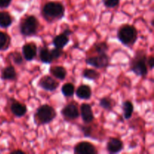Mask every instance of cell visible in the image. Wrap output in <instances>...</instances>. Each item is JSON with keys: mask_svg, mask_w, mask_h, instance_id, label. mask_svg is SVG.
<instances>
[{"mask_svg": "<svg viewBox=\"0 0 154 154\" xmlns=\"http://www.w3.org/2000/svg\"><path fill=\"white\" fill-rule=\"evenodd\" d=\"M66 14V8L60 2L51 1L45 3L42 9V15L48 23H54L63 19Z\"/></svg>", "mask_w": 154, "mask_h": 154, "instance_id": "cell-1", "label": "cell"}, {"mask_svg": "<svg viewBox=\"0 0 154 154\" xmlns=\"http://www.w3.org/2000/svg\"><path fill=\"white\" fill-rule=\"evenodd\" d=\"M147 54L144 50H138L129 61V70L136 76L144 78L148 74L147 66Z\"/></svg>", "mask_w": 154, "mask_h": 154, "instance_id": "cell-2", "label": "cell"}, {"mask_svg": "<svg viewBox=\"0 0 154 154\" xmlns=\"http://www.w3.org/2000/svg\"><path fill=\"white\" fill-rule=\"evenodd\" d=\"M117 37L122 45L132 48L138 40V32L135 26L123 24L118 28Z\"/></svg>", "mask_w": 154, "mask_h": 154, "instance_id": "cell-3", "label": "cell"}, {"mask_svg": "<svg viewBox=\"0 0 154 154\" xmlns=\"http://www.w3.org/2000/svg\"><path fill=\"white\" fill-rule=\"evenodd\" d=\"M40 28L38 20L33 14H26L19 23V31L25 37H31L37 35Z\"/></svg>", "mask_w": 154, "mask_h": 154, "instance_id": "cell-4", "label": "cell"}, {"mask_svg": "<svg viewBox=\"0 0 154 154\" xmlns=\"http://www.w3.org/2000/svg\"><path fill=\"white\" fill-rule=\"evenodd\" d=\"M55 108L48 104H43L36 109L33 118L36 126H44L51 123L57 117Z\"/></svg>", "mask_w": 154, "mask_h": 154, "instance_id": "cell-5", "label": "cell"}, {"mask_svg": "<svg viewBox=\"0 0 154 154\" xmlns=\"http://www.w3.org/2000/svg\"><path fill=\"white\" fill-rule=\"evenodd\" d=\"M60 113L66 121L70 122L77 120L80 117L78 104L75 102H69L62 108Z\"/></svg>", "mask_w": 154, "mask_h": 154, "instance_id": "cell-6", "label": "cell"}, {"mask_svg": "<svg viewBox=\"0 0 154 154\" xmlns=\"http://www.w3.org/2000/svg\"><path fill=\"white\" fill-rule=\"evenodd\" d=\"M86 63L96 69H106L110 63V57L107 54H96L86 58Z\"/></svg>", "mask_w": 154, "mask_h": 154, "instance_id": "cell-7", "label": "cell"}, {"mask_svg": "<svg viewBox=\"0 0 154 154\" xmlns=\"http://www.w3.org/2000/svg\"><path fill=\"white\" fill-rule=\"evenodd\" d=\"M38 86L42 90L49 92H54L60 87V82L52 75H43L38 82Z\"/></svg>", "mask_w": 154, "mask_h": 154, "instance_id": "cell-8", "label": "cell"}, {"mask_svg": "<svg viewBox=\"0 0 154 154\" xmlns=\"http://www.w3.org/2000/svg\"><path fill=\"white\" fill-rule=\"evenodd\" d=\"M74 153L75 154H97L99 153L97 147L87 141H79L74 146Z\"/></svg>", "mask_w": 154, "mask_h": 154, "instance_id": "cell-9", "label": "cell"}, {"mask_svg": "<svg viewBox=\"0 0 154 154\" xmlns=\"http://www.w3.org/2000/svg\"><path fill=\"white\" fill-rule=\"evenodd\" d=\"M38 54V47L35 42H27L22 47V55L26 61H32Z\"/></svg>", "mask_w": 154, "mask_h": 154, "instance_id": "cell-10", "label": "cell"}, {"mask_svg": "<svg viewBox=\"0 0 154 154\" xmlns=\"http://www.w3.org/2000/svg\"><path fill=\"white\" fill-rule=\"evenodd\" d=\"M81 131L86 138H91L93 139H99V134L101 135V131L98 125H91L90 123H84V125L80 126Z\"/></svg>", "mask_w": 154, "mask_h": 154, "instance_id": "cell-11", "label": "cell"}, {"mask_svg": "<svg viewBox=\"0 0 154 154\" xmlns=\"http://www.w3.org/2000/svg\"><path fill=\"white\" fill-rule=\"evenodd\" d=\"M10 110L11 114L16 117H23L26 114L27 107L25 104L11 99L10 101Z\"/></svg>", "mask_w": 154, "mask_h": 154, "instance_id": "cell-12", "label": "cell"}, {"mask_svg": "<svg viewBox=\"0 0 154 154\" xmlns=\"http://www.w3.org/2000/svg\"><path fill=\"white\" fill-rule=\"evenodd\" d=\"M79 110L80 116L84 123H90L94 121L95 116L90 104L82 103L80 106Z\"/></svg>", "mask_w": 154, "mask_h": 154, "instance_id": "cell-13", "label": "cell"}, {"mask_svg": "<svg viewBox=\"0 0 154 154\" xmlns=\"http://www.w3.org/2000/svg\"><path fill=\"white\" fill-rule=\"evenodd\" d=\"M124 148L123 141L118 138H110L106 144V150L111 154L119 153Z\"/></svg>", "mask_w": 154, "mask_h": 154, "instance_id": "cell-14", "label": "cell"}, {"mask_svg": "<svg viewBox=\"0 0 154 154\" xmlns=\"http://www.w3.org/2000/svg\"><path fill=\"white\" fill-rule=\"evenodd\" d=\"M1 79L3 81H14L17 79V72L12 65L3 68L1 71Z\"/></svg>", "mask_w": 154, "mask_h": 154, "instance_id": "cell-15", "label": "cell"}, {"mask_svg": "<svg viewBox=\"0 0 154 154\" xmlns=\"http://www.w3.org/2000/svg\"><path fill=\"white\" fill-rule=\"evenodd\" d=\"M92 89L90 86L87 84H81L75 90V94L80 99L82 100H89L92 97Z\"/></svg>", "mask_w": 154, "mask_h": 154, "instance_id": "cell-16", "label": "cell"}, {"mask_svg": "<svg viewBox=\"0 0 154 154\" xmlns=\"http://www.w3.org/2000/svg\"><path fill=\"white\" fill-rule=\"evenodd\" d=\"M38 57L40 61L45 64H51L54 62L51 51L48 46H42L39 48Z\"/></svg>", "mask_w": 154, "mask_h": 154, "instance_id": "cell-17", "label": "cell"}, {"mask_svg": "<svg viewBox=\"0 0 154 154\" xmlns=\"http://www.w3.org/2000/svg\"><path fill=\"white\" fill-rule=\"evenodd\" d=\"M49 72L54 78L60 81H64L67 76V70L61 66H51L49 69Z\"/></svg>", "mask_w": 154, "mask_h": 154, "instance_id": "cell-18", "label": "cell"}, {"mask_svg": "<svg viewBox=\"0 0 154 154\" xmlns=\"http://www.w3.org/2000/svg\"><path fill=\"white\" fill-rule=\"evenodd\" d=\"M69 42H70L69 36L66 35L63 32H61L53 38L52 43L55 48L63 49L69 43Z\"/></svg>", "mask_w": 154, "mask_h": 154, "instance_id": "cell-19", "label": "cell"}, {"mask_svg": "<svg viewBox=\"0 0 154 154\" xmlns=\"http://www.w3.org/2000/svg\"><path fill=\"white\" fill-rule=\"evenodd\" d=\"M14 19L9 12L1 11H0V27L7 29L10 27L13 23Z\"/></svg>", "mask_w": 154, "mask_h": 154, "instance_id": "cell-20", "label": "cell"}, {"mask_svg": "<svg viewBox=\"0 0 154 154\" xmlns=\"http://www.w3.org/2000/svg\"><path fill=\"white\" fill-rule=\"evenodd\" d=\"M122 111L123 115L126 120L132 118L134 112V105L130 100H126L122 103Z\"/></svg>", "mask_w": 154, "mask_h": 154, "instance_id": "cell-21", "label": "cell"}, {"mask_svg": "<svg viewBox=\"0 0 154 154\" xmlns=\"http://www.w3.org/2000/svg\"><path fill=\"white\" fill-rule=\"evenodd\" d=\"M99 106L104 110H106L108 111H112L113 108L115 106V101L111 98L108 97V96H105L102 97V99H99Z\"/></svg>", "mask_w": 154, "mask_h": 154, "instance_id": "cell-22", "label": "cell"}, {"mask_svg": "<svg viewBox=\"0 0 154 154\" xmlns=\"http://www.w3.org/2000/svg\"><path fill=\"white\" fill-rule=\"evenodd\" d=\"M82 76L90 81H97L100 78L101 74L95 69H84L82 72Z\"/></svg>", "mask_w": 154, "mask_h": 154, "instance_id": "cell-23", "label": "cell"}, {"mask_svg": "<svg viewBox=\"0 0 154 154\" xmlns=\"http://www.w3.org/2000/svg\"><path fill=\"white\" fill-rule=\"evenodd\" d=\"M11 42V38L8 33L0 31V51H7Z\"/></svg>", "mask_w": 154, "mask_h": 154, "instance_id": "cell-24", "label": "cell"}, {"mask_svg": "<svg viewBox=\"0 0 154 154\" xmlns=\"http://www.w3.org/2000/svg\"><path fill=\"white\" fill-rule=\"evenodd\" d=\"M61 92L66 97H72L75 93V87L72 83L68 82L62 86Z\"/></svg>", "mask_w": 154, "mask_h": 154, "instance_id": "cell-25", "label": "cell"}, {"mask_svg": "<svg viewBox=\"0 0 154 154\" xmlns=\"http://www.w3.org/2000/svg\"><path fill=\"white\" fill-rule=\"evenodd\" d=\"M93 49L96 54H107L109 50V45L106 42H101L96 43L93 46Z\"/></svg>", "mask_w": 154, "mask_h": 154, "instance_id": "cell-26", "label": "cell"}, {"mask_svg": "<svg viewBox=\"0 0 154 154\" xmlns=\"http://www.w3.org/2000/svg\"><path fill=\"white\" fill-rule=\"evenodd\" d=\"M8 57H10V59L12 60L14 64L16 65V66H20L23 63V57L18 51H13V52L9 54Z\"/></svg>", "mask_w": 154, "mask_h": 154, "instance_id": "cell-27", "label": "cell"}, {"mask_svg": "<svg viewBox=\"0 0 154 154\" xmlns=\"http://www.w3.org/2000/svg\"><path fill=\"white\" fill-rule=\"evenodd\" d=\"M120 0H102L104 6L107 8H114L120 5Z\"/></svg>", "mask_w": 154, "mask_h": 154, "instance_id": "cell-28", "label": "cell"}, {"mask_svg": "<svg viewBox=\"0 0 154 154\" xmlns=\"http://www.w3.org/2000/svg\"><path fill=\"white\" fill-rule=\"evenodd\" d=\"M51 54H52V57L53 59H54V60H57L63 55L64 54V51H63V49H60V48H54V49L51 50Z\"/></svg>", "mask_w": 154, "mask_h": 154, "instance_id": "cell-29", "label": "cell"}, {"mask_svg": "<svg viewBox=\"0 0 154 154\" xmlns=\"http://www.w3.org/2000/svg\"><path fill=\"white\" fill-rule=\"evenodd\" d=\"M13 0H0V9L8 8Z\"/></svg>", "mask_w": 154, "mask_h": 154, "instance_id": "cell-30", "label": "cell"}, {"mask_svg": "<svg viewBox=\"0 0 154 154\" xmlns=\"http://www.w3.org/2000/svg\"><path fill=\"white\" fill-rule=\"evenodd\" d=\"M147 66L148 67V69L152 70L153 69L154 66V58L153 56H150V57H147Z\"/></svg>", "mask_w": 154, "mask_h": 154, "instance_id": "cell-31", "label": "cell"}, {"mask_svg": "<svg viewBox=\"0 0 154 154\" xmlns=\"http://www.w3.org/2000/svg\"><path fill=\"white\" fill-rule=\"evenodd\" d=\"M10 153H12V154H17V153L25 154L26 152H24L23 150H20V149H17V150H12V151H11Z\"/></svg>", "mask_w": 154, "mask_h": 154, "instance_id": "cell-32", "label": "cell"}, {"mask_svg": "<svg viewBox=\"0 0 154 154\" xmlns=\"http://www.w3.org/2000/svg\"><path fill=\"white\" fill-rule=\"evenodd\" d=\"M63 32L64 33V34H66V35H68V36H70L73 33V32H72V30L70 29H65L63 30Z\"/></svg>", "mask_w": 154, "mask_h": 154, "instance_id": "cell-33", "label": "cell"}]
</instances>
